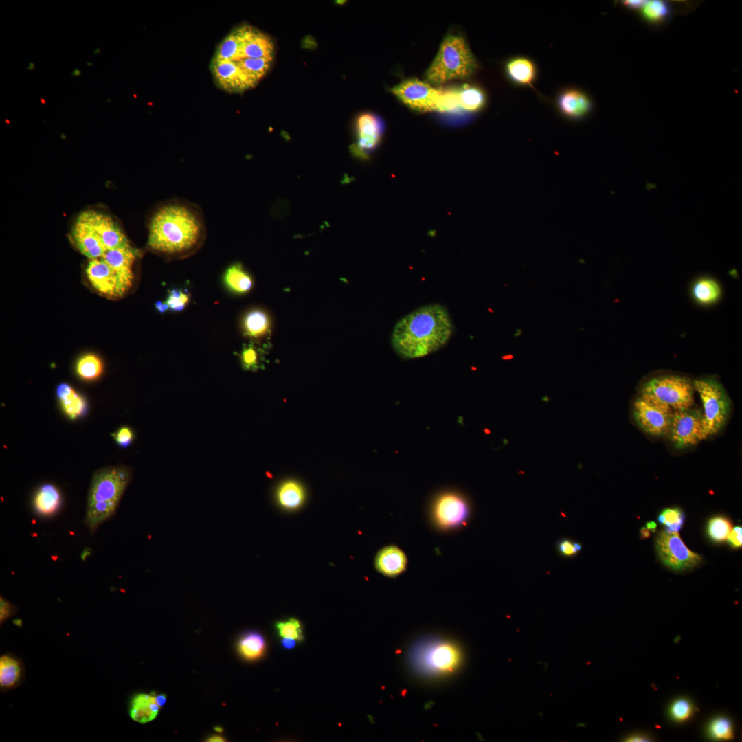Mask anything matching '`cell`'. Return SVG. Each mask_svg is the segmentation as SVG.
<instances>
[{"label": "cell", "instance_id": "cell-15", "mask_svg": "<svg viewBox=\"0 0 742 742\" xmlns=\"http://www.w3.org/2000/svg\"><path fill=\"white\" fill-rule=\"evenodd\" d=\"M355 129L357 142L352 146V151L358 157L367 158L379 144L383 124L375 115L366 113L357 118Z\"/></svg>", "mask_w": 742, "mask_h": 742}, {"label": "cell", "instance_id": "cell-30", "mask_svg": "<svg viewBox=\"0 0 742 742\" xmlns=\"http://www.w3.org/2000/svg\"><path fill=\"white\" fill-rule=\"evenodd\" d=\"M238 647L243 657L249 660H254L263 654L265 649V641L260 633L250 631L240 639Z\"/></svg>", "mask_w": 742, "mask_h": 742}, {"label": "cell", "instance_id": "cell-22", "mask_svg": "<svg viewBox=\"0 0 742 742\" xmlns=\"http://www.w3.org/2000/svg\"><path fill=\"white\" fill-rule=\"evenodd\" d=\"M62 502L59 490L53 484L42 485L36 492L33 506L35 511L41 516H51L56 513Z\"/></svg>", "mask_w": 742, "mask_h": 742}, {"label": "cell", "instance_id": "cell-42", "mask_svg": "<svg viewBox=\"0 0 742 742\" xmlns=\"http://www.w3.org/2000/svg\"><path fill=\"white\" fill-rule=\"evenodd\" d=\"M742 528L741 526H735L732 529L730 534L728 537L730 545L734 548H738L741 547L742 545Z\"/></svg>", "mask_w": 742, "mask_h": 742}, {"label": "cell", "instance_id": "cell-36", "mask_svg": "<svg viewBox=\"0 0 742 742\" xmlns=\"http://www.w3.org/2000/svg\"><path fill=\"white\" fill-rule=\"evenodd\" d=\"M693 710V705L690 701L679 699L671 705L669 714L673 720L681 722L688 719L692 715Z\"/></svg>", "mask_w": 742, "mask_h": 742}, {"label": "cell", "instance_id": "cell-17", "mask_svg": "<svg viewBox=\"0 0 742 742\" xmlns=\"http://www.w3.org/2000/svg\"><path fill=\"white\" fill-rule=\"evenodd\" d=\"M407 557L397 546L389 545L382 548L375 556L374 566L383 575L394 578L406 570Z\"/></svg>", "mask_w": 742, "mask_h": 742}, {"label": "cell", "instance_id": "cell-28", "mask_svg": "<svg viewBox=\"0 0 742 742\" xmlns=\"http://www.w3.org/2000/svg\"><path fill=\"white\" fill-rule=\"evenodd\" d=\"M23 675L21 662L9 655L0 658V686L3 689H10L19 684Z\"/></svg>", "mask_w": 742, "mask_h": 742}, {"label": "cell", "instance_id": "cell-43", "mask_svg": "<svg viewBox=\"0 0 742 742\" xmlns=\"http://www.w3.org/2000/svg\"><path fill=\"white\" fill-rule=\"evenodd\" d=\"M14 614V606L3 598L0 599V621L4 622Z\"/></svg>", "mask_w": 742, "mask_h": 742}, {"label": "cell", "instance_id": "cell-45", "mask_svg": "<svg viewBox=\"0 0 742 742\" xmlns=\"http://www.w3.org/2000/svg\"><path fill=\"white\" fill-rule=\"evenodd\" d=\"M281 643L284 648L291 649L296 645V640L291 638H282Z\"/></svg>", "mask_w": 742, "mask_h": 742}, {"label": "cell", "instance_id": "cell-21", "mask_svg": "<svg viewBox=\"0 0 742 742\" xmlns=\"http://www.w3.org/2000/svg\"><path fill=\"white\" fill-rule=\"evenodd\" d=\"M56 395L64 412L70 418L76 419L87 412V405L85 398L70 385L63 383L56 388Z\"/></svg>", "mask_w": 742, "mask_h": 742}, {"label": "cell", "instance_id": "cell-39", "mask_svg": "<svg viewBox=\"0 0 742 742\" xmlns=\"http://www.w3.org/2000/svg\"><path fill=\"white\" fill-rule=\"evenodd\" d=\"M581 550V544L568 539H561L557 543V550L563 556H574Z\"/></svg>", "mask_w": 742, "mask_h": 742}, {"label": "cell", "instance_id": "cell-54", "mask_svg": "<svg viewBox=\"0 0 742 742\" xmlns=\"http://www.w3.org/2000/svg\"><path fill=\"white\" fill-rule=\"evenodd\" d=\"M81 74H82V72H81V71H80L79 69H74V71H72V73H71V75H72L73 76H76H76H80V75H81Z\"/></svg>", "mask_w": 742, "mask_h": 742}, {"label": "cell", "instance_id": "cell-25", "mask_svg": "<svg viewBox=\"0 0 742 742\" xmlns=\"http://www.w3.org/2000/svg\"><path fill=\"white\" fill-rule=\"evenodd\" d=\"M452 90L458 108L477 111L485 104V94L477 87L465 85Z\"/></svg>", "mask_w": 742, "mask_h": 742}, {"label": "cell", "instance_id": "cell-35", "mask_svg": "<svg viewBox=\"0 0 742 742\" xmlns=\"http://www.w3.org/2000/svg\"><path fill=\"white\" fill-rule=\"evenodd\" d=\"M276 628L281 638H291L298 641L303 640L302 625L296 618L278 621L276 623Z\"/></svg>", "mask_w": 742, "mask_h": 742}, {"label": "cell", "instance_id": "cell-48", "mask_svg": "<svg viewBox=\"0 0 742 742\" xmlns=\"http://www.w3.org/2000/svg\"><path fill=\"white\" fill-rule=\"evenodd\" d=\"M627 739H628V740H627V741H649V739L648 737H644V736L641 735V734L640 735H636V734L633 735V736L629 737Z\"/></svg>", "mask_w": 742, "mask_h": 742}, {"label": "cell", "instance_id": "cell-46", "mask_svg": "<svg viewBox=\"0 0 742 742\" xmlns=\"http://www.w3.org/2000/svg\"><path fill=\"white\" fill-rule=\"evenodd\" d=\"M681 528H682L681 524H679L678 523H675V524H671V525L666 526V530L664 531L666 532H669V533L678 532L679 531V530L681 529Z\"/></svg>", "mask_w": 742, "mask_h": 742}, {"label": "cell", "instance_id": "cell-47", "mask_svg": "<svg viewBox=\"0 0 742 742\" xmlns=\"http://www.w3.org/2000/svg\"><path fill=\"white\" fill-rule=\"evenodd\" d=\"M155 308L159 312L162 313L169 310L168 305L166 302H162L161 301L156 302Z\"/></svg>", "mask_w": 742, "mask_h": 742}, {"label": "cell", "instance_id": "cell-11", "mask_svg": "<svg viewBox=\"0 0 742 742\" xmlns=\"http://www.w3.org/2000/svg\"><path fill=\"white\" fill-rule=\"evenodd\" d=\"M656 550L662 562L676 571L695 567L702 559L686 547L678 532L661 531L656 539Z\"/></svg>", "mask_w": 742, "mask_h": 742}, {"label": "cell", "instance_id": "cell-19", "mask_svg": "<svg viewBox=\"0 0 742 742\" xmlns=\"http://www.w3.org/2000/svg\"><path fill=\"white\" fill-rule=\"evenodd\" d=\"M558 106L561 112L571 119H580L587 115L592 105L589 97L583 91L568 89L558 98Z\"/></svg>", "mask_w": 742, "mask_h": 742}, {"label": "cell", "instance_id": "cell-29", "mask_svg": "<svg viewBox=\"0 0 742 742\" xmlns=\"http://www.w3.org/2000/svg\"><path fill=\"white\" fill-rule=\"evenodd\" d=\"M270 326L267 314L262 310L254 309L248 312L243 320V327L247 336L258 339L265 336Z\"/></svg>", "mask_w": 742, "mask_h": 742}, {"label": "cell", "instance_id": "cell-58", "mask_svg": "<svg viewBox=\"0 0 742 742\" xmlns=\"http://www.w3.org/2000/svg\"><path fill=\"white\" fill-rule=\"evenodd\" d=\"M40 100H41V104H45V102H46L45 100L42 98L40 99Z\"/></svg>", "mask_w": 742, "mask_h": 742}, {"label": "cell", "instance_id": "cell-1", "mask_svg": "<svg viewBox=\"0 0 742 742\" xmlns=\"http://www.w3.org/2000/svg\"><path fill=\"white\" fill-rule=\"evenodd\" d=\"M201 210L189 201L172 199L157 208L149 222L148 247L168 260L197 252L206 238Z\"/></svg>", "mask_w": 742, "mask_h": 742}, {"label": "cell", "instance_id": "cell-6", "mask_svg": "<svg viewBox=\"0 0 742 742\" xmlns=\"http://www.w3.org/2000/svg\"><path fill=\"white\" fill-rule=\"evenodd\" d=\"M693 382L677 374H663L649 379L642 385L640 396L673 410L691 407L694 404Z\"/></svg>", "mask_w": 742, "mask_h": 742}, {"label": "cell", "instance_id": "cell-33", "mask_svg": "<svg viewBox=\"0 0 742 742\" xmlns=\"http://www.w3.org/2000/svg\"><path fill=\"white\" fill-rule=\"evenodd\" d=\"M732 529L729 519L723 516H717L708 521L707 533L712 541L720 543L728 539Z\"/></svg>", "mask_w": 742, "mask_h": 742}, {"label": "cell", "instance_id": "cell-49", "mask_svg": "<svg viewBox=\"0 0 742 742\" xmlns=\"http://www.w3.org/2000/svg\"><path fill=\"white\" fill-rule=\"evenodd\" d=\"M166 700V696L164 694L156 695V701L158 704L161 707L164 705Z\"/></svg>", "mask_w": 742, "mask_h": 742}, {"label": "cell", "instance_id": "cell-50", "mask_svg": "<svg viewBox=\"0 0 742 742\" xmlns=\"http://www.w3.org/2000/svg\"><path fill=\"white\" fill-rule=\"evenodd\" d=\"M640 532L641 539H647L651 535L650 531L646 527H642L640 530Z\"/></svg>", "mask_w": 742, "mask_h": 742}, {"label": "cell", "instance_id": "cell-26", "mask_svg": "<svg viewBox=\"0 0 742 742\" xmlns=\"http://www.w3.org/2000/svg\"><path fill=\"white\" fill-rule=\"evenodd\" d=\"M694 300L701 305H710L719 300L721 295L719 284L710 278H701L696 280L691 289Z\"/></svg>", "mask_w": 742, "mask_h": 742}, {"label": "cell", "instance_id": "cell-32", "mask_svg": "<svg viewBox=\"0 0 742 742\" xmlns=\"http://www.w3.org/2000/svg\"><path fill=\"white\" fill-rule=\"evenodd\" d=\"M642 16L649 22L659 24L666 21L671 14V8L665 1L654 0L647 1L643 6Z\"/></svg>", "mask_w": 742, "mask_h": 742}, {"label": "cell", "instance_id": "cell-56", "mask_svg": "<svg viewBox=\"0 0 742 742\" xmlns=\"http://www.w3.org/2000/svg\"><path fill=\"white\" fill-rule=\"evenodd\" d=\"M214 730H216V731L217 732H219V733H221V732H223V728H222L221 727H219V726H216V727H215V728H214Z\"/></svg>", "mask_w": 742, "mask_h": 742}, {"label": "cell", "instance_id": "cell-52", "mask_svg": "<svg viewBox=\"0 0 742 742\" xmlns=\"http://www.w3.org/2000/svg\"><path fill=\"white\" fill-rule=\"evenodd\" d=\"M207 741H210V742H221V741H225L224 739H223V738L222 737L219 736V735H212V736L210 737H209V738L207 739Z\"/></svg>", "mask_w": 742, "mask_h": 742}, {"label": "cell", "instance_id": "cell-44", "mask_svg": "<svg viewBox=\"0 0 742 742\" xmlns=\"http://www.w3.org/2000/svg\"><path fill=\"white\" fill-rule=\"evenodd\" d=\"M646 3L647 1L643 0H627L623 1L624 5L630 9L642 8Z\"/></svg>", "mask_w": 742, "mask_h": 742}, {"label": "cell", "instance_id": "cell-5", "mask_svg": "<svg viewBox=\"0 0 742 742\" xmlns=\"http://www.w3.org/2000/svg\"><path fill=\"white\" fill-rule=\"evenodd\" d=\"M461 652L454 644L442 640L420 642L413 648L410 661L420 673L440 676L453 673L461 662Z\"/></svg>", "mask_w": 742, "mask_h": 742}, {"label": "cell", "instance_id": "cell-12", "mask_svg": "<svg viewBox=\"0 0 742 742\" xmlns=\"http://www.w3.org/2000/svg\"><path fill=\"white\" fill-rule=\"evenodd\" d=\"M673 410L666 405L653 403L640 396L633 405V417L645 433L654 436L668 435Z\"/></svg>", "mask_w": 742, "mask_h": 742}, {"label": "cell", "instance_id": "cell-24", "mask_svg": "<svg viewBox=\"0 0 742 742\" xmlns=\"http://www.w3.org/2000/svg\"><path fill=\"white\" fill-rule=\"evenodd\" d=\"M223 283L229 291L240 295L251 289L253 280L240 263H235L224 272Z\"/></svg>", "mask_w": 742, "mask_h": 742}, {"label": "cell", "instance_id": "cell-40", "mask_svg": "<svg viewBox=\"0 0 742 742\" xmlns=\"http://www.w3.org/2000/svg\"><path fill=\"white\" fill-rule=\"evenodd\" d=\"M660 515L664 519V524L668 526L678 523L682 524L685 519L684 513L679 508H668L662 511Z\"/></svg>", "mask_w": 742, "mask_h": 742}, {"label": "cell", "instance_id": "cell-20", "mask_svg": "<svg viewBox=\"0 0 742 742\" xmlns=\"http://www.w3.org/2000/svg\"><path fill=\"white\" fill-rule=\"evenodd\" d=\"M306 494L303 485L295 480H286L277 488L276 498L283 509L294 511L300 508L306 501Z\"/></svg>", "mask_w": 742, "mask_h": 742}, {"label": "cell", "instance_id": "cell-51", "mask_svg": "<svg viewBox=\"0 0 742 742\" xmlns=\"http://www.w3.org/2000/svg\"><path fill=\"white\" fill-rule=\"evenodd\" d=\"M645 527L649 530L652 531L653 532H655L656 528H657V524L655 522H654V521H649V522L646 523V526Z\"/></svg>", "mask_w": 742, "mask_h": 742}, {"label": "cell", "instance_id": "cell-34", "mask_svg": "<svg viewBox=\"0 0 742 742\" xmlns=\"http://www.w3.org/2000/svg\"><path fill=\"white\" fill-rule=\"evenodd\" d=\"M708 732L715 739L728 740L733 738L732 724L728 718L723 717L714 719L708 725Z\"/></svg>", "mask_w": 742, "mask_h": 742}, {"label": "cell", "instance_id": "cell-27", "mask_svg": "<svg viewBox=\"0 0 742 742\" xmlns=\"http://www.w3.org/2000/svg\"><path fill=\"white\" fill-rule=\"evenodd\" d=\"M506 71L510 78L522 85H532L536 76L534 63L524 57H517L507 63Z\"/></svg>", "mask_w": 742, "mask_h": 742}, {"label": "cell", "instance_id": "cell-7", "mask_svg": "<svg viewBox=\"0 0 742 742\" xmlns=\"http://www.w3.org/2000/svg\"><path fill=\"white\" fill-rule=\"evenodd\" d=\"M693 386L702 402L704 427L708 438L726 425L731 409L730 399L723 385L715 379H696Z\"/></svg>", "mask_w": 742, "mask_h": 742}, {"label": "cell", "instance_id": "cell-9", "mask_svg": "<svg viewBox=\"0 0 742 742\" xmlns=\"http://www.w3.org/2000/svg\"><path fill=\"white\" fill-rule=\"evenodd\" d=\"M471 508L466 497L455 491H446L436 495L429 508V518L434 528L451 531L465 526Z\"/></svg>", "mask_w": 742, "mask_h": 742}, {"label": "cell", "instance_id": "cell-41", "mask_svg": "<svg viewBox=\"0 0 742 742\" xmlns=\"http://www.w3.org/2000/svg\"><path fill=\"white\" fill-rule=\"evenodd\" d=\"M113 436L119 445L127 447L133 441L134 434L131 428L122 427L114 433Z\"/></svg>", "mask_w": 742, "mask_h": 742}, {"label": "cell", "instance_id": "cell-55", "mask_svg": "<svg viewBox=\"0 0 742 742\" xmlns=\"http://www.w3.org/2000/svg\"><path fill=\"white\" fill-rule=\"evenodd\" d=\"M35 68V65L33 63H30L27 67L28 70H33Z\"/></svg>", "mask_w": 742, "mask_h": 742}, {"label": "cell", "instance_id": "cell-14", "mask_svg": "<svg viewBox=\"0 0 742 742\" xmlns=\"http://www.w3.org/2000/svg\"><path fill=\"white\" fill-rule=\"evenodd\" d=\"M78 217L93 228L106 249L131 245L122 229L110 216L94 210H86Z\"/></svg>", "mask_w": 742, "mask_h": 742}, {"label": "cell", "instance_id": "cell-2", "mask_svg": "<svg viewBox=\"0 0 742 742\" xmlns=\"http://www.w3.org/2000/svg\"><path fill=\"white\" fill-rule=\"evenodd\" d=\"M452 333L447 311L440 304H429L402 317L394 328L391 341L399 356L414 359L441 348Z\"/></svg>", "mask_w": 742, "mask_h": 742}, {"label": "cell", "instance_id": "cell-13", "mask_svg": "<svg viewBox=\"0 0 742 742\" xmlns=\"http://www.w3.org/2000/svg\"><path fill=\"white\" fill-rule=\"evenodd\" d=\"M85 271L92 286L108 297L123 296L133 284L120 276L102 258L89 260Z\"/></svg>", "mask_w": 742, "mask_h": 742}, {"label": "cell", "instance_id": "cell-3", "mask_svg": "<svg viewBox=\"0 0 742 742\" xmlns=\"http://www.w3.org/2000/svg\"><path fill=\"white\" fill-rule=\"evenodd\" d=\"M129 480L130 472L124 467H105L94 473L85 516L86 524L91 532L115 513Z\"/></svg>", "mask_w": 742, "mask_h": 742}, {"label": "cell", "instance_id": "cell-10", "mask_svg": "<svg viewBox=\"0 0 742 742\" xmlns=\"http://www.w3.org/2000/svg\"><path fill=\"white\" fill-rule=\"evenodd\" d=\"M668 435L677 449L695 445L707 439L702 412L692 407L673 410Z\"/></svg>", "mask_w": 742, "mask_h": 742}, {"label": "cell", "instance_id": "cell-4", "mask_svg": "<svg viewBox=\"0 0 742 742\" xmlns=\"http://www.w3.org/2000/svg\"><path fill=\"white\" fill-rule=\"evenodd\" d=\"M477 67V62L464 38L451 34L442 42L425 78L429 85H438L452 80L466 79Z\"/></svg>", "mask_w": 742, "mask_h": 742}, {"label": "cell", "instance_id": "cell-23", "mask_svg": "<svg viewBox=\"0 0 742 742\" xmlns=\"http://www.w3.org/2000/svg\"><path fill=\"white\" fill-rule=\"evenodd\" d=\"M161 706L156 701V695L141 693L133 699L130 715L132 719L146 723L153 721L158 715Z\"/></svg>", "mask_w": 742, "mask_h": 742}, {"label": "cell", "instance_id": "cell-16", "mask_svg": "<svg viewBox=\"0 0 742 742\" xmlns=\"http://www.w3.org/2000/svg\"><path fill=\"white\" fill-rule=\"evenodd\" d=\"M71 238L78 249L89 260L102 258L107 250L93 228L79 217L71 229Z\"/></svg>", "mask_w": 742, "mask_h": 742}, {"label": "cell", "instance_id": "cell-59", "mask_svg": "<svg viewBox=\"0 0 742 742\" xmlns=\"http://www.w3.org/2000/svg\"><path fill=\"white\" fill-rule=\"evenodd\" d=\"M87 65H91L92 64H90V63H87Z\"/></svg>", "mask_w": 742, "mask_h": 742}, {"label": "cell", "instance_id": "cell-31", "mask_svg": "<svg viewBox=\"0 0 742 742\" xmlns=\"http://www.w3.org/2000/svg\"><path fill=\"white\" fill-rule=\"evenodd\" d=\"M102 368L100 359L93 354H86L81 357L76 366L77 374L85 380L98 378L102 372Z\"/></svg>", "mask_w": 742, "mask_h": 742}, {"label": "cell", "instance_id": "cell-18", "mask_svg": "<svg viewBox=\"0 0 742 742\" xmlns=\"http://www.w3.org/2000/svg\"><path fill=\"white\" fill-rule=\"evenodd\" d=\"M138 256V251L131 245L107 249L102 258L120 276L133 283V265Z\"/></svg>", "mask_w": 742, "mask_h": 742}, {"label": "cell", "instance_id": "cell-53", "mask_svg": "<svg viewBox=\"0 0 742 742\" xmlns=\"http://www.w3.org/2000/svg\"><path fill=\"white\" fill-rule=\"evenodd\" d=\"M90 551H91L90 548H86L85 550L83 551L81 554V558L82 560L85 561L87 557L91 554V552Z\"/></svg>", "mask_w": 742, "mask_h": 742}, {"label": "cell", "instance_id": "cell-37", "mask_svg": "<svg viewBox=\"0 0 742 742\" xmlns=\"http://www.w3.org/2000/svg\"><path fill=\"white\" fill-rule=\"evenodd\" d=\"M190 301V295L179 289L169 290L165 302L172 311H181L185 308Z\"/></svg>", "mask_w": 742, "mask_h": 742}, {"label": "cell", "instance_id": "cell-38", "mask_svg": "<svg viewBox=\"0 0 742 742\" xmlns=\"http://www.w3.org/2000/svg\"><path fill=\"white\" fill-rule=\"evenodd\" d=\"M240 360L243 367L246 370H256L259 367V354L252 346H248L243 350Z\"/></svg>", "mask_w": 742, "mask_h": 742}, {"label": "cell", "instance_id": "cell-57", "mask_svg": "<svg viewBox=\"0 0 742 742\" xmlns=\"http://www.w3.org/2000/svg\"><path fill=\"white\" fill-rule=\"evenodd\" d=\"M100 52V50L99 49V48L96 47L95 50L93 52V54H98Z\"/></svg>", "mask_w": 742, "mask_h": 742}, {"label": "cell", "instance_id": "cell-8", "mask_svg": "<svg viewBox=\"0 0 742 742\" xmlns=\"http://www.w3.org/2000/svg\"><path fill=\"white\" fill-rule=\"evenodd\" d=\"M392 92L404 104L414 109L441 112L453 111V102L447 90L434 88L427 82L411 78L392 89Z\"/></svg>", "mask_w": 742, "mask_h": 742}]
</instances>
